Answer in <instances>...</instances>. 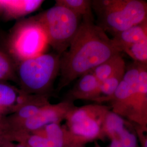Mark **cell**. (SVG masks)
<instances>
[{
  "instance_id": "6da1fadb",
  "label": "cell",
  "mask_w": 147,
  "mask_h": 147,
  "mask_svg": "<svg viewBox=\"0 0 147 147\" xmlns=\"http://www.w3.org/2000/svg\"><path fill=\"white\" fill-rule=\"evenodd\" d=\"M118 53L121 51L101 27L93 21L82 20L68 49L61 57L58 87L68 86Z\"/></svg>"
},
{
  "instance_id": "7a4b0ae2",
  "label": "cell",
  "mask_w": 147,
  "mask_h": 147,
  "mask_svg": "<svg viewBox=\"0 0 147 147\" xmlns=\"http://www.w3.org/2000/svg\"><path fill=\"white\" fill-rule=\"evenodd\" d=\"M92 8L96 25L112 37L147 21V2L144 0H95Z\"/></svg>"
},
{
  "instance_id": "3957f363",
  "label": "cell",
  "mask_w": 147,
  "mask_h": 147,
  "mask_svg": "<svg viewBox=\"0 0 147 147\" xmlns=\"http://www.w3.org/2000/svg\"><path fill=\"white\" fill-rule=\"evenodd\" d=\"M61 56L44 53L16 63L17 83L27 94H42L50 89L60 71Z\"/></svg>"
},
{
  "instance_id": "277c9868",
  "label": "cell",
  "mask_w": 147,
  "mask_h": 147,
  "mask_svg": "<svg viewBox=\"0 0 147 147\" xmlns=\"http://www.w3.org/2000/svg\"><path fill=\"white\" fill-rule=\"evenodd\" d=\"M49 45L47 34L35 16L18 22L7 42L8 55L16 63L45 53Z\"/></svg>"
},
{
  "instance_id": "5b68a950",
  "label": "cell",
  "mask_w": 147,
  "mask_h": 147,
  "mask_svg": "<svg viewBox=\"0 0 147 147\" xmlns=\"http://www.w3.org/2000/svg\"><path fill=\"white\" fill-rule=\"evenodd\" d=\"M34 16L45 32L49 45L61 56L78 31L81 19L65 7L56 4Z\"/></svg>"
},
{
  "instance_id": "8992f818",
  "label": "cell",
  "mask_w": 147,
  "mask_h": 147,
  "mask_svg": "<svg viewBox=\"0 0 147 147\" xmlns=\"http://www.w3.org/2000/svg\"><path fill=\"white\" fill-rule=\"evenodd\" d=\"M110 110V107L100 104L73 107L66 116L70 131L80 143L105 137L102 125Z\"/></svg>"
},
{
  "instance_id": "52a82bcc",
  "label": "cell",
  "mask_w": 147,
  "mask_h": 147,
  "mask_svg": "<svg viewBox=\"0 0 147 147\" xmlns=\"http://www.w3.org/2000/svg\"><path fill=\"white\" fill-rule=\"evenodd\" d=\"M140 63L134 62L126 67L123 80L109 101L111 111L129 121L136 91Z\"/></svg>"
},
{
  "instance_id": "ba28073f",
  "label": "cell",
  "mask_w": 147,
  "mask_h": 147,
  "mask_svg": "<svg viewBox=\"0 0 147 147\" xmlns=\"http://www.w3.org/2000/svg\"><path fill=\"white\" fill-rule=\"evenodd\" d=\"M102 132L110 140L108 147H141L135 124L111 110L105 116Z\"/></svg>"
},
{
  "instance_id": "9c48e42d",
  "label": "cell",
  "mask_w": 147,
  "mask_h": 147,
  "mask_svg": "<svg viewBox=\"0 0 147 147\" xmlns=\"http://www.w3.org/2000/svg\"><path fill=\"white\" fill-rule=\"evenodd\" d=\"M73 108V107L68 103L46 105L36 115L21 123L28 130H38L50 123H58L63 117L67 116Z\"/></svg>"
},
{
  "instance_id": "30bf717a",
  "label": "cell",
  "mask_w": 147,
  "mask_h": 147,
  "mask_svg": "<svg viewBox=\"0 0 147 147\" xmlns=\"http://www.w3.org/2000/svg\"><path fill=\"white\" fill-rule=\"evenodd\" d=\"M129 121L138 126H147V67L140 64L136 91Z\"/></svg>"
},
{
  "instance_id": "8fae6325",
  "label": "cell",
  "mask_w": 147,
  "mask_h": 147,
  "mask_svg": "<svg viewBox=\"0 0 147 147\" xmlns=\"http://www.w3.org/2000/svg\"><path fill=\"white\" fill-rule=\"evenodd\" d=\"M44 2L41 0L0 1V15L5 19H18L37 11Z\"/></svg>"
},
{
  "instance_id": "7c38bea8",
  "label": "cell",
  "mask_w": 147,
  "mask_h": 147,
  "mask_svg": "<svg viewBox=\"0 0 147 147\" xmlns=\"http://www.w3.org/2000/svg\"><path fill=\"white\" fill-rule=\"evenodd\" d=\"M30 95L7 82H0V113L9 109L18 110L31 100Z\"/></svg>"
},
{
  "instance_id": "4fadbf2b",
  "label": "cell",
  "mask_w": 147,
  "mask_h": 147,
  "mask_svg": "<svg viewBox=\"0 0 147 147\" xmlns=\"http://www.w3.org/2000/svg\"><path fill=\"white\" fill-rule=\"evenodd\" d=\"M70 95L76 99L95 101L98 95L100 82L90 71L76 79Z\"/></svg>"
},
{
  "instance_id": "5bb4252c",
  "label": "cell",
  "mask_w": 147,
  "mask_h": 147,
  "mask_svg": "<svg viewBox=\"0 0 147 147\" xmlns=\"http://www.w3.org/2000/svg\"><path fill=\"white\" fill-rule=\"evenodd\" d=\"M112 39L120 51L123 47L144 42L147 39V21L120 33L112 37Z\"/></svg>"
},
{
  "instance_id": "9a60e30c",
  "label": "cell",
  "mask_w": 147,
  "mask_h": 147,
  "mask_svg": "<svg viewBox=\"0 0 147 147\" xmlns=\"http://www.w3.org/2000/svg\"><path fill=\"white\" fill-rule=\"evenodd\" d=\"M124 58L118 53L91 70L98 81L101 82L123 69L126 68Z\"/></svg>"
},
{
  "instance_id": "2e32d148",
  "label": "cell",
  "mask_w": 147,
  "mask_h": 147,
  "mask_svg": "<svg viewBox=\"0 0 147 147\" xmlns=\"http://www.w3.org/2000/svg\"><path fill=\"white\" fill-rule=\"evenodd\" d=\"M56 4L62 5L73 12L81 20L94 22L92 1L90 0H57Z\"/></svg>"
},
{
  "instance_id": "e0dca14e",
  "label": "cell",
  "mask_w": 147,
  "mask_h": 147,
  "mask_svg": "<svg viewBox=\"0 0 147 147\" xmlns=\"http://www.w3.org/2000/svg\"><path fill=\"white\" fill-rule=\"evenodd\" d=\"M125 70L126 68L121 70L110 78L100 82L98 95L95 102L102 103L110 101L123 80Z\"/></svg>"
},
{
  "instance_id": "ac0fdd59",
  "label": "cell",
  "mask_w": 147,
  "mask_h": 147,
  "mask_svg": "<svg viewBox=\"0 0 147 147\" xmlns=\"http://www.w3.org/2000/svg\"><path fill=\"white\" fill-rule=\"evenodd\" d=\"M8 81L17 82L16 63L8 53L0 51V82Z\"/></svg>"
},
{
  "instance_id": "d6986e66",
  "label": "cell",
  "mask_w": 147,
  "mask_h": 147,
  "mask_svg": "<svg viewBox=\"0 0 147 147\" xmlns=\"http://www.w3.org/2000/svg\"><path fill=\"white\" fill-rule=\"evenodd\" d=\"M121 51L125 53L134 61L147 67V44L144 42L134 43L121 47Z\"/></svg>"
},
{
  "instance_id": "ffe728a7",
  "label": "cell",
  "mask_w": 147,
  "mask_h": 147,
  "mask_svg": "<svg viewBox=\"0 0 147 147\" xmlns=\"http://www.w3.org/2000/svg\"><path fill=\"white\" fill-rule=\"evenodd\" d=\"M44 102V101L43 99L42 100H39L38 99L37 101H33V102L31 101V100L29 101L16 111L14 119L22 122L34 116L42 107L47 105H44L42 104Z\"/></svg>"
},
{
  "instance_id": "44dd1931",
  "label": "cell",
  "mask_w": 147,
  "mask_h": 147,
  "mask_svg": "<svg viewBox=\"0 0 147 147\" xmlns=\"http://www.w3.org/2000/svg\"><path fill=\"white\" fill-rule=\"evenodd\" d=\"M28 144L31 147H63V144L56 142L48 137L34 135L28 138Z\"/></svg>"
},
{
  "instance_id": "7402d4cb",
  "label": "cell",
  "mask_w": 147,
  "mask_h": 147,
  "mask_svg": "<svg viewBox=\"0 0 147 147\" xmlns=\"http://www.w3.org/2000/svg\"><path fill=\"white\" fill-rule=\"evenodd\" d=\"M46 136L52 138L58 143L64 144L63 130L58 123H52L44 127Z\"/></svg>"
},
{
  "instance_id": "603a6c76",
  "label": "cell",
  "mask_w": 147,
  "mask_h": 147,
  "mask_svg": "<svg viewBox=\"0 0 147 147\" xmlns=\"http://www.w3.org/2000/svg\"><path fill=\"white\" fill-rule=\"evenodd\" d=\"M137 135L141 147H147V126H138L135 125Z\"/></svg>"
},
{
  "instance_id": "cb8c5ba5",
  "label": "cell",
  "mask_w": 147,
  "mask_h": 147,
  "mask_svg": "<svg viewBox=\"0 0 147 147\" xmlns=\"http://www.w3.org/2000/svg\"><path fill=\"white\" fill-rule=\"evenodd\" d=\"M144 42H146V44H147V39H146V40H144Z\"/></svg>"
},
{
  "instance_id": "d4e9b609",
  "label": "cell",
  "mask_w": 147,
  "mask_h": 147,
  "mask_svg": "<svg viewBox=\"0 0 147 147\" xmlns=\"http://www.w3.org/2000/svg\"><path fill=\"white\" fill-rule=\"evenodd\" d=\"M24 147V146H18V147Z\"/></svg>"
},
{
  "instance_id": "484cf974",
  "label": "cell",
  "mask_w": 147,
  "mask_h": 147,
  "mask_svg": "<svg viewBox=\"0 0 147 147\" xmlns=\"http://www.w3.org/2000/svg\"><path fill=\"white\" fill-rule=\"evenodd\" d=\"M95 147H100V146H96Z\"/></svg>"
},
{
  "instance_id": "4316f807",
  "label": "cell",
  "mask_w": 147,
  "mask_h": 147,
  "mask_svg": "<svg viewBox=\"0 0 147 147\" xmlns=\"http://www.w3.org/2000/svg\"></svg>"
},
{
  "instance_id": "83f0119b",
  "label": "cell",
  "mask_w": 147,
  "mask_h": 147,
  "mask_svg": "<svg viewBox=\"0 0 147 147\" xmlns=\"http://www.w3.org/2000/svg\"></svg>"
}]
</instances>
